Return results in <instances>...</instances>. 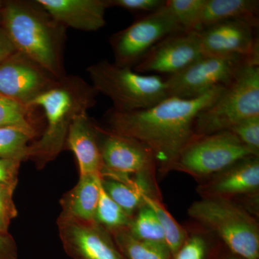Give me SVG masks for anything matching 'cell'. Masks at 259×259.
Masks as SVG:
<instances>
[{"label":"cell","instance_id":"1","mask_svg":"<svg viewBox=\"0 0 259 259\" xmlns=\"http://www.w3.org/2000/svg\"><path fill=\"white\" fill-rule=\"evenodd\" d=\"M225 88L217 87L191 100L168 97L145 110L122 112L112 109L107 112L108 129L146 145L164 173L193 138L199 112L214 103Z\"/></svg>","mask_w":259,"mask_h":259},{"label":"cell","instance_id":"2","mask_svg":"<svg viewBox=\"0 0 259 259\" xmlns=\"http://www.w3.org/2000/svg\"><path fill=\"white\" fill-rule=\"evenodd\" d=\"M1 25L17 51L56 79L66 76L64 51L66 28L54 20L37 0L3 3Z\"/></svg>","mask_w":259,"mask_h":259},{"label":"cell","instance_id":"3","mask_svg":"<svg viewBox=\"0 0 259 259\" xmlns=\"http://www.w3.org/2000/svg\"><path fill=\"white\" fill-rule=\"evenodd\" d=\"M96 90L77 76H65L40 96L31 107H40L47 125L41 136L29 145L27 159L42 169L65 149L70 127L77 116L96 104Z\"/></svg>","mask_w":259,"mask_h":259},{"label":"cell","instance_id":"4","mask_svg":"<svg viewBox=\"0 0 259 259\" xmlns=\"http://www.w3.org/2000/svg\"><path fill=\"white\" fill-rule=\"evenodd\" d=\"M88 73L92 86L111 100L116 111L145 110L168 97L165 78L158 75L140 74L107 60L89 66Z\"/></svg>","mask_w":259,"mask_h":259},{"label":"cell","instance_id":"5","mask_svg":"<svg viewBox=\"0 0 259 259\" xmlns=\"http://www.w3.org/2000/svg\"><path fill=\"white\" fill-rule=\"evenodd\" d=\"M188 214L217 235L233 254L243 259H259L258 223L233 200L202 199L190 206Z\"/></svg>","mask_w":259,"mask_h":259},{"label":"cell","instance_id":"6","mask_svg":"<svg viewBox=\"0 0 259 259\" xmlns=\"http://www.w3.org/2000/svg\"><path fill=\"white\" fill-rule=\"evenodd\" d=\"M258 116L259 61H254L240 71L214 103L199 112L194 136L228 131L242 121Z\"/></svg>","mask_w":259,"mask_h":259},{"label":"cell","instance_id":"7","mask_svg":"<svg viewBox=\"0 0 259 259\" xmlns=\"http://www.w3.org/2000/svg\"><path fill=\"white\" fill-rule=\"evenodd\" d=\"M257 156L230 131L193 136L168 171L185 172L196 178H209L249 156Z\"/></svg>","mask_w":259,"mask_h":259},{"label":"cell","instance_id":"8","mask_svg":"<svg viewBox=\"0 0 259 259\" xmlns=\"http://www.w3.org/2000/svg\"><path fill=\"white\" fill-rule=\"evenodd\" d=\"M254 61H259V52L250 56H202L165 78L168 97L191 100L217 87H227L246 65Z\"/></svg>","mask_w":259,"mask_h":259},{"label":"cell","instance_id":"9","mask_svg":"<svg viewBox=\"0 0 259 259\" xmlns=\"http://www.w3.org/2000/svg\"><path fill=\"white\" fill-rule=\"evenodd\" d=\"M183 30L166 5L153 13L143 15L110 37L114 64L134 69L160 40Z\"/></svg>","mask_w":259,"mask_h":259},{"label":"cell","instance_id":"10","mask_svg":"<svg viewBox=\"0 0 259 259\" xmlns=\"http://www.w3.org/2000/svg\"><path fill=\"white\" fill-rule=\"evenodd\" d=\"M103 168L102 178L121 180L125 177H154L156 159L152 151L137 140L97 125Z\"/></svg>","mask_w":259,"mask_h":259},{"label":"cell","instance_id":"11","mask_svg":"<svg viewBox=\"0 0 259 259\" xmlns=\"http://www.w3.org/2000/svg\"><path fill=\"white\" fill-rule=\"evenodd\" d=\"M197 31H180L160 40L134 66L143 74H176L202 57Z\"/></svg>","mask_w":259,"mask_h":259},{"label":"cell","instance_id":"12","mask_svg":"<svg viewBox=\"0 0 259 259\" xmlns=\"http://www.w3.org/2000/svg\"><path fill=\"white\" fill-rule=\"evenodd\" d=\"M57 80L19 51L0 64V94L25 106L31 107L32 102Z\"/></svg>","mask_w":259,"mask_h":259},{"label":"cell","instance_id":"13","mask_svg":"<svg viewBox=\"0 0 259 259\" xmlns=\"http://www.w3.org/2000/svg\"><path fill=\"white\" fill-rule=\"evenodd\" d=\"M58 228L65 252L73 259H125L112 235L94 222L59 217Z\"/></svg>","mask_w":259,"mask_h":259},{"label":"cell","instance_id":"14","mask_svg":"<svg viewBox=\"0 0 259 259\" xmlns=\"http://www.w3.org/2000/svg\"><path fill=\"white\" fill-rule=\"evenodd\" d=\"M257 28L245 20H230L199 30L202 56H250L258 53Z\"/></svg>","mask_w":259,"mask_h":259},{"label":"cell","instance_id":"15","mask_svg":"<svg viewBox=\"0 0 259 259\" xmlns=\"http://www.w3.org/2000/svg\"><path fill=\"white\" fill-rule=\"evenodd\" d=\"M259 189V156H249L207 179L197 187L202 199L231 200L256 194Z\"/></svg>","mask_w":259,"mask_h":259},{"label":"cell","instance_id":"16","mask_svg":"<svg viewBox=\"0 0 259 259\" xmlns=\"http://www.w3.org/2000/svg\"><path fill=\"white\" fill-rule=\"evenodd\" d=\"M65 28L95 32L105 26L110 0H37Z\"/></svg>","mask_w":259,"mask_h":259},{"label":"cell","instance_id":"17","mask_svg":"<svg viewBox=\"0 0 259 259\" xmlns=\"http://www.w3.org/2000/svg\"><path fill=\"white\" fill-rule=\"evenodd\" d=\"M97 125L87 112L74 119L68 133L65 147L74 153L79 166V176H101L103 163L99 147Z\"/></svg>","mask_w":259,"mask_h":259},{"label":"cell","instance_id":"18","mask_svg":"<svg viewBox=\"0 0 259 259\" xmlns=\"http://www.w3.org/2000/svg\"><path fill=\"white\" fill-rule=\"evenodd\" d=\"M101 185L100 175L80 176L76 186L61 199L59 217L81 222H94Z\"/></svg>","mask_w":259,"mask_h":259},{"label":"cell","instance_id":"19","mask_svg":"<svg viewBox=\"0 0 259 259\" xmlns=\"http://www.w3.org/2000/svg\"><path fill=\"white\" fill-rule=\"evenodd\" d=\"M153 177H129L123 180L102 178V185L110 197L131 218L145 204L144 196L158 193Z\"/></svg>","mask_w":259,"mask_h":259},{"label":"cell","instance_id":"20","mask_svg":"<svg viewBox=\"0 0 259 259\" xmlns=\"http://www.w3.org/2000/svg\"><path fill=\"white\" fill-rule=\"evenodd\" d=\"M258 0H205L199 30L230 20H242L258 27Z\"/></svg>","mask_w":259,"mask_h":259},{"label":"cell","instance_id":"21","mask_svg":"<svg viewBox=\"0 0 259 259\" xmlns=\"http://www.w3.org/2000/svg\"><path fill=\"white\" fill-rule=\"evenodd\" d=\"M109 232L125 259H172L166 245L141 241L131 234L128 228Z\"/></svg>","mask_w":259,"mask_h":259},{"label":"cell","instance_id":"22","mask_svg":"<svg viewBox=\"0 0 259 259\" xmlns=\"http://www.w3.org/2000/svg\"><path fill=\"white\" fill-rule=\"evenodd\" d=\"M35 108L0 94V127L21 130L35 139L38 134Z\"/></svg>","mask_w":259,"mask_h":259},{"label":"cell","instance_id":"23","mask_svg":"<svg viewBox=\"0 0 259 259\" xmlns=\"http://www.w3.org/2000/svg\"><path fill=\"white\" fill-rule=\"evenodd\" d=\"M144 202L153 209L159 221L164 233L166 244L173 258L188 237V232L167 210L158 193L146 194L144 196Z\"/></svg>","mask_w":259,"mask_h":259},{"label":"cell","instance_id":"24","mask_svg":"<svg viewBox=\"0 0 259 259\" xmlns=\"http://www.w3.org/2000/svg\"><path fill=\"white\" fill-rule=\"evenodd\" d=\"M128 230L135 238L141 241L166 245L161 224L153 209L146 204L134 214Z\"/></svg>","mask_w":259,"mask_h":259},{"label":"cell","instance_id":"25","mask_svg":"<svg viewBox=\"0 0 259 259\" xmlns=\"http://www.w3.org/2000/svg\"><path fill=\"white\" fill-rule=\"evenodd\" d=\"M132 218L109 196L101 185L95 221L108 231L128 228Z\"/></svg>","mask_w":259,"mask_h":259},{"label":"cell","instance_id":"26","mask_svg":"<svg viewBox=\"0 0 259 259\" xmlns=\"http://www.w3.org/2000/svg\"><path fill=\"white\" fill-rule=\"evenodd\" d=\"M33 140L21 130L0 127V158L25 161L29 145Z\"/></svg>","mask_w":259,"mask_h":259},{"label":"cell","instance_id":"27","mask_svg":"<svg viewBox=\"0 0 259 259\" xmlns=\"http://www.w3.org/2000/svg\"><path fill=\"white\" fill-rule=\"evenodd\" d=\"M205 0H168L166 5L185 31H199Z\"/></svg>","mask_w":259,"mask_h":259},{"label":"cell","instance_id":"28","mask_svg":"<svg viewBox=\"0 0 259 259\" xmlns=\"http://www.w3.org/2000/svg\"><path fill=\"white\" fill-rule=\"evenodd\" d=\"M228 131L236 135L255 156H259V116L242 121Z\"/></svg>","mask_w":259,"mask_h":259},{"label":"cell","instance_id":"29","mask_svg":"<svg viewBox=\"0 0 259 259\" xmlns=\"http://www.w3.org/2000/svg\"><path fill=\"white\" fill-rule=\"evenodd\" d=\"M207 238L202 233H192L172 259H206L208 253Z\"/></svg>","mask_w":259,"mask_h":259},{"label":"cell","instance_id":"30","mask_svg":"<svg viewBox=\"0 0 259 259\" xmlns=\"http://www.w3.org/2000/svg\"><path fill=\"white\" fill-rule=\"evenodd\" d=\"M16 187L0 185V233H9L12 221L18 216L13 195Z\"/></svg>","mask_w":259,"mask_h":259},{"label":"cell","instance_id":"31","mask_svg":"<svg viewBox=\"0 0 259 259\" xmlns=\"http://www.w3.org/2000/svg\"><path fill=\"white\" fill-rule=\"evenodd\" d=\"M112 7H118L131 13L146 15L153 13L166 5L163 0H110Z\"/></svg>","mask_w":259,"mask_h":259},{"label":"cell","instance_id":"32","mask_svg":"<svg viewBox=\"0 0 259 259\" xmlns=\"http://www.w3.org/2000/svg\"><path fill=\"white\" fill-rule=\"evenodd\" d=\"M22 161L0 158V185L17 187Z\"/></svg>","mask_w":259,"mask_h":259},{"label":"cell","instance_id":"33","mask_svg":"<svg viewBox=\"0 0 259 259\" xmlns=\"http://www.w3.org/2000/svg\"><path fill=\"white\" fill-rule=\"evenodd\" d=\"M0 259H18L16 243L10 233H0Z\"/></svg>","mask_w":259,"mask_h":259},{"label":"cell","instance_id":"34","mask_svg":"<svg viewBox=\"0 0 259 259\" xmlns=\"http://www.w3.org/2000/svg\"><path fill=\"white\" fill-rule=\"evenodd\" d=\"M16 48L7 33L6 30L0 24V64L4 62L10 56L17 52Z\"/></svg>","mask_w":259,"mask_h":259},{"label":"cell","instance_id":"35","mask_svg":"<svg viewBox=\"0 0 259 259\" xmlns=\"http://www.w3.org/2000/svg\"><path fill=\"white\" fill-rule=\"evenodd\" d=\"M227 259H243V258H240V257L237 256V255L233 254V256L229 257V258H228Z\"/></svg>","mask_w":259,"mask_h":259},{"label":"cell","instance_id":"36","mask_svg":"<svg viewBox=\"0 0 259 259\" xmlns=\"http://www.w3.org/2000/svg\"><path fill=\"white\" fill-rule=\"evenodd\" d=\"M3 6V2H0V24H1V10Z\"/></svg>","mask_w":259,"mask_h":259}]
</instances>
